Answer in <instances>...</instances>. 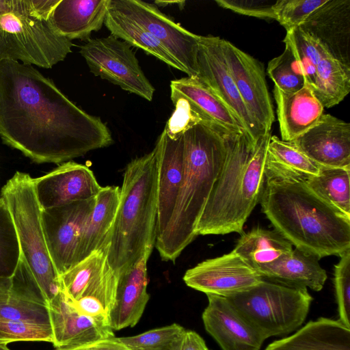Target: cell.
I'll return each mask as SVG.
<instances>
[{
  "instance_id": "1",
  "label": "cell",
  "mask_w": 350,
  "mask_h": 350,
  "mask_svg": "<svg viewBox=\"0 0 350 350\" xmlns=\"http://www.w3.org/2000/svg\"><path fill=\"white\" fill-rule=\"evenodd\" d=\"M0 137L37 163H61L113 143L87 113L31 65L0 60Z\"/></svg>"
},
{
  "instance_id": "2",
  "label": "cell",
  "mask_w": 350,
  "mask_h": 350,
  "mask_svg": "<svg viewBox=\"0 0 350 350\" xmlns=\"http://www.w3.org/2000/svg\"><path fill=\"white\" fill-rule=\"evenodd\" d=\"M262 211L295 248L319 259L350 250V217L317 196L304 177L266 161Z\"/></svg>"
},
{
  "instance_id": "3",
  "label": "cell",
  "mask_w": 350,
  "mask_h": 350,
  "mask_svg": "<svg viewBox=\"0 0 350 350\" xmlns=\"http://www.w3.org/2000/svg\"><path fill=\"white\" fill-rule=\"evenodd\" d=\"M236 133L207 122L183 131L185 163L180 191L171 222L154 245L163 260L174 262L198 236V223Z\"/></svg>"
},
{
  "instance_id": "4",
  "label": "cell",
  "mask_w": 350,
  "mask_h": 350,
  "mask_svg": "<svg viewBox=\"0 0 350 350\" xmlns=\"http://www.w3.org/2000/svg\"><path fill=\"white\" fill-rule=\"evenodd\" d=\"M271 131L256 142L246 132L236 133L197 225L198 235L242 234L260 202Z\"/></svg>"
},
{
  "instance_id": "5",
  "label": "cell",
  "mask_w": 350,
  "mask_h": 350,
  "mask_svg": "<svg viewBox=\"0 0 350 350\" xmlns=\"http://www.w3.org/2000/svg\"><path fill=\"white\" fill-rule=\"evenodd\" d=\"M158 166L155 148L133 159L124 170L120 202L109 239L107 261L118 275L155 245Z\"/></svg>"
},
{
  "instance_id": "6",
  "label": "cell",
  "mask_w": 350,
  "mask_h": 350,
  "mask_svg": "<svg viewBox=\"0 0 350 350\" xmlns=\"http://www.w3.org/2000/svg\"><path fill=\"white\" fill-rule=\"evenodd\" d=\"M59 0H0V60L51 68L71 52L49 17Z\"/></svg>"
},
{
  "instance_id": "7",
  "label": "cell",
  "mask_w": 350,
  "mask_h": 350,
  "mask_svg": "<svg viewBox=\"0 0 350 350\" xmlns=\"http://www.w3.org/2000/svg\"><path fill=\"white\" fill-rule=\"evenodd\" d=\"M0 197L12 215L21 257L49 303L61 291V286L46 245L33 178L16 172L2 187Z\"/></svg>"
},
{
  "instance_id": "8",
  "label": "cell",
  "mask_w": 350,
  "mask_h": 350,
  "mask_svg": "<svg viewBox=\"0 0 350 350\" xmlns=\"http://www.w3.org/2000/svg\"><path fill=\"white\" fill-rule=\"evenodd\" d=\"M227 299L265 339L298 329L313 300L307 288L264 279L249 290Z\"/></svg>"
},
{
  "instance_id": "9",
  "label": "cell",
  "mask_w": 350,
  "mask_h": 350,
  "mask_svg": "<svg viewBox=\"0 0 350 350\" xmlns=\"http://www.w3.org/2000/svg\"><path fill=\"white\" fill-rule=\"evenodd\" d=\"M80 53L95 76L148 101L154 88L143 72L131 46L110 35L90 38L81 46Z\"/></svg>"
},
{
  "instance_id": "10",
  "label": "cell",
  "mask_w": 350,
  "mask_h": 350,
  "mask_svg": "<svg viewBox=\"0 0 350 350\" xmlns=\"http://www.w3.org/2000/svg\"><path fill=\"white\" fill-rule=\"evenodd\" d=\"M109 4L148 31L181 65L188 77L197 78L200 36L175 23L153 4L141 0H110Z\"/></svg>"
},
{
  "instance_id": "11",
  "label": "cell",
  "mask_w": 350,
  "mask_h": 350,
  "mask_svg": "<svg viewBox=\"0 0 350 350\" xmlns=\"http://www.w3.org/2000/svg\"><path fill=\"white\" fill-rule=\"evenodd\" d=\"M94 203L93 198L42 210L46 245L59 276L75 264L79 240Z\"/></svg>"
},
{
  "instance_id": "12",
  "label": "cell",
  "mask_w": 350,
  "mask_h": 350,
  "mask_svg": "<svg viewBox=\"0 0 350 350\" xmlns=\"http://www.w3.org/2000/svg\"><path fill=\"white\" fill-rule=\"evenodd\" d=\"M197 66V79L236 114L252 139L256 142L265 135L238 92L224 57L220 38L200 36Z\"/></svg>"
},
{
  "instance_id": "13",
  "label": "cell",
  "mask_w": 350,
  "mask_h": 350,
  "mask_svg": "<svg viewBox=\"0 0 350 350\" xmlns=\"http://www.w3.org/2000/svg\"><path fill=\"white\" fill-rule=\"evenodd\" d=\"M262 280L258 271L233 251L198 263L183 276L189 287L225 298L246 291Z\"/></svg>"
},
{
  "instance_id": "14",
  "label": "cell",
  "mask_w": 350,
  "mask_h": 350,
  "mask_svg": "<svg viewBox=\"0 0 350 350\" xmlns=\"http://www.w3.org/2000/svg\"><path fill=\"white\" fill-rule=\"evenodd\" d=\"M224 57L247 110L262 131H271L275 120L263 65L231 42L221 39Z\"/></svg>"
},
{
  "instance_id": "15",
  "label": "cell",
  "mask_w": 350,
  "mask_h": 350,
  "mask_svg": "<svg viewBox=\"0 0 350 350\" xmlns=\"http://www.w3.org/2000/svg\"><path fill=\"white\" fill-rule=\"evenodd\" d=\"M154 148L158 166L157 241L171 222L182 186L185 163L183 133L172 136L164 129Z\"/></svg>"
},
{
  "instance_id": "16",
  "label": "cell",
  "mask_w": 350,
  "mask_h": 350,
  "mask_svg": "<svg viewBox=\"0 0 350 350\" xmlns=\"http://www.w3.org/2000/svg\"><path fill=\"white\" fill-rule=\"evenodd\" d=\"M33 182L41 210L95 198L102 187L88 166L73 161L62 163Z\"/></svg>"
},
{
  "instance_id": "17",
  "label": "cell",
  "mask_w": 350,
  "mask_h": 350,
  "mask_svg": "<svg viewBox=\"0 0 350 350\" xmlns=\"http://www.w3.org/2000/svg\"><path fill=\"white\" fill-rule=\"evenodd\" d=\"M291 142L321 167L350 168V124L331 114Z\"/></svg>"
},
{
  "instance_id": "18",
  "label": "cell",
  "mask_w": 350,
  "mask_h": 350,
  "mask_svg": "<svg viewBox=\"0 0 350 350\" xmlns=\"http://www.w3.org/2000/svg\"><path fill=\"white\" fill-rule=\"evenodd\" d=\"M202 319L206 331L222 350H260L266 340L227 298L206 295Z\"/></svg>"
},
{
  "instance_id": "19",
  "label": "cell",
  "mask_w": 350,
  "mask_h": 350,
  "mask_svg": "<svg viewBox=\"0 0 350 350\" xmlns=\"http://www.w3.org/2000/svg\"><path fill=\"white\" fill-rule=\"evenodd\" d=\"M48 310L55 348L115 336L109 325L79 312L62 291L48 303Z\"/></svg>"
},
{
  "instance_id": "20",
  "label": "cell",
  "mask_w": 350,
  "mask_h": 350,
  "mask_svg": "<svg viewBox=\"0 0 350 350\" xmlns=\"http://www.w3.org/2000/svg\"><path fill=\"white\" fill-rule=\"evenodd\" d=\"M299 27L316 38L334 57L350 66V0H327Z\"/></svg>"
},
{
  "instance_id": "21",
  "label": "cell",
  "mask_w": 350,
  "mask_h": 350,
  "mask_svg": "<svg viewBox=\"0 0 350 350\" xmlns=\"http://www.w3.org/2000/svg\"><path fill=\"white\" fill-rule=\"evenodd\" d=\"M148 260L143 256L119 274L109 314V325L113 332L135 326L144 313L150 299L147 292Z\"/></svg>"
},
{
  "instance_id": "22",
  "label": "cell",
  "mask_w": 350,
  "mask_h": 350,
  "mask_svg": "<svg viewBox=\"0 0 350 350\" xmlns=\"http://www.w3.org/2000/svg\"><path fill=\"white\" fill-rule=\"evenodd\" d=\"M0 318L50 324L48 301L22 257L8 299L0 304Z\"/></svg>"
},
{
  "instance_id": "23",
  "label": "cell",
  "mask_w": 350,
  "mask_h": 350,
  "mask_svg": "<svg viewBox=\"0 0 350 350\" xmlns=\"http://www.w3.org/2000/svg\"><path fill=\"white\" fill-rule=\"evenodd\" d=\"M273 93L282 140L293 141L313 127L323 114L324 107L306 84L295 92L274 86Z\"/></svg>"
},
{
  "instance_id": "24",
  "label": "cell",
  "mask_w": 350,
  "mask_h": 350,
  "mask_svg": "<svg viewBox=\"0 0 350 350\" xmlns=\"http://www.w3.org/2000/svg\"><path fill=\"white\" fill-rule=\"evenodd\" d=\"M109 0H59L49 20L61 36L72 40H88L92 31L104 24Z\"/></svg>"
},
{
  "instance_id": "25",
  "label": "cell",
  "mask_w": 350,
  "mask_h": 350,
  "mask_svg": "<svg viewBox=\"0 0 350 350\" xmlns=\"http://www.w3.org/2000/svg\"><path fill=\"white\" fill-rule=\"evenodd\" d=\"M170 89L171 100H183L204 121L237 133H247L236 114L197 78L187 77L173 80Z\"/></svg>"
},
{
  "instance_id": "26",
  "label": "cell",
  "mask_w": 350,
  "mask_h": 350,
  "mask_svg": "<svg viewBox=\"0 0 350 350\" xmlns=\"http://www.w3.org/2000/svg\"><path fill=\"white\" fill-rule=\"evenodd\" d=\"M265 350H350V328L338 320L320 317Z\"/></svg>"
},
{
  "instance_id": "27",
  "label": "cell",
  "mask_w": 350,
  "mask_h": 350,
  "mask_svg": "<svg viewBox=\"0 0 350 350\" xmlns=\"http://www.w3.org/2000/svg\"><path fill=\"white\" fill-rule=\"evenodd\" d=\"M319 260L295 248L290 254L257 271L264 280L290 287L320 291L327 276Z\"/></svg>"
},
{
  "instance_id": "28",
  "label": "cell",
  "mask_w": 350,
  "mask_h": 350,
  "mask_svg": "<svg viewBox=\"0 0 350 350\" xmlns=\"http://www.w3.org/2000/svg\"><path fill=\"white\" fill-rule=\"evenodd\" d=\"M120 196L119 187H101L95 197L94 208L84 226L76 253L75 265L93 252L109 244Z\"/></svg>"
},
{
  "instance_id": "29",
  "label": "cell",
  "mask_w": 350,
  "mask_h": 350,
  "mask_svg": "<svg viewBox=\"0 0 350 350\" xmlns=\"http://www.w3.org/2000/svg\"><path fill=\"white\" fill-rule=\"evenodd\" d=\"M293 245L274 230L254 228L243 232L233 252L256 271L293 251Z\"/></svg>"
},
{
  "instance_id": "30",
  "label": "cell",
  "mask_w": 350,
  "mask_h": 350,
  "mask_svg": "<svg viewBox=\"0 0 350 350\" xmlns=\"http://www.w3.org/2000/svg\"><path fill=\"white\" fill-rule=\"evenodd\" d=\"M104 24L112 36L123 40L130 46L139 48L168 66L185 72L181 65L153 35L134 20L111 7L109 4Z\"/></svg>"
},
{
  "instance_id": "31",
  "label": "cell",
  "mask_w": 350,
  "mask_h": 350,
  "mask_svg": "<svg viewBox=\"0 0 350 350\" xmlns=\"http://www.w3.org/2000/svg\"><path fill=\"white\" fill-rule=\"evenodd\" d=\"M304 180L317 196L350 217V168L321 167L318 175Z\"/></svg>"
},
{
  "instance_id": "32",
  "label": "cell",
  "mask_w": 350,
  "mask_h": 350,
  "mask_svg": "<svg viewBox=\"0 0 350 350\" xmlns=\"http://www.w3.org/2000/svg\"><path fill=\"white\" fill-rule=\"evenodd\" d=\"M109 244L93 252L59 275L61 291L72 301L79 299L103 272L107 263Z\"/></svg>"
},
{
  "instance_id": "33",
  "label": "cell",
  "mask_w": 350,
  "mask_h": 350,
  "mask_svg": "<svg viewBox=\"0 0 350 350\" xmlns=\"http://www.w3.org/2000/svg\"><path fill=\"white\" fill-rule=\"evenodd\" d=\"M267 161L304 178L318 175L321 168L291 142L282 140L275 135L271 136Z\"/></svg>"
},
{
  "instance_id": "34",
  "label": "cell",
  "mask_w": 350,
  "mask_h": 350,
  "mask_svg": "<svg viewBox=\"0 0 350 350\" xmlns=\"http://www.w3.org/2000/svg\"><path fill=\"white\" fill-rule=\"evenodd\" d=\"M21 258L18 235L8 206L0 197V278H10Z\"/></svg>"
},
{
  "instance_id": "35",
  "label": "cell",
  "mask_w": 350,
  "mask_h": 350,
  "mask_svg": "<svg viewBox=\"0 0 350 350\" xmlns=\"http://www.w3.org/2000/svg\"><path fill=\"white\" fill-rule=\"evenodd\" d=\"M185 330L180 325L173 323L119 339L130 350H170Z\"/></svg>"
},
{
  "instance_id": "36",
  "label": "cell",
  "mask_w": 350,
  "mask_h": 350,
  "mask_svg": "<svg viewBox=\"0 0 350 350\" xmlns=\"http://www.w3.org/2000/svg\"><path fill=\"white\" fill-rule=\"evenodd\" d=\"M267 73L275 86L286 92H297L305 85L301 69L286 46L281 55L269 62Z\"/></svg>"
},
{
  "instance_id": "37",
  "label": "cell",
  "mask_w": 350,
  "mask_h": 350,
  "mask_svg": "<svg viewBox=\"0 0 350 350\" xmlns=\"http://www.w3.org/2000/svg\"><path fill=\"white\" fill-rule=\"evenodd\" d=\"M18 341H53L51 324L0 318V345Z\"/></svg>"
},
{
  "instance_id": "38",
  "label": "cell",
  "mask_w": 350,
  "mask_h": 350,
  "mask_svg": "<svg viewBox=\"0 0 350 350\" xmlns=\"http://www.w3.org/2000/svg\"><path fill=\"white\" fill-rule=\"evenodd\" d=\"M340 257L334 266V284L340 323L350 328V250Z\"/></svg>"
},
{
  "instance_id": "39",
  "label": "cell",
  "mask_w": 350,
  "mask_h": 350,
  "mask_svg": "<svg viewBox=\"0 0 350 350\" xmlns=\"http://www.w3.org/2000/svg\"><path fill=\"white\" fill-rule=\"evenodd\" d=\"M327 0H278L276 18L286 32L299 27Z\"/></svg>"
},
{
  "instance_id": "40",
  "label": "cell",
  "mask_w": 350,
  "mask_h": 350,
  "mask_svg": "<svg viewBox=\"0 0 350 350\" xmlns=\"http://www.w3.org/2000/svg\"><path fill=\"white\" fill-rule=\"evenodd\" d=\"M215 3L225 9L239 14L268 19L276 18L277 1L269 0H215Z\"/></svg>"
},
{
  "instance_id": "41",
  "label": "cell",
  "mask_w": 350,
  "mask_h": 350,
  "mask_svg": "<svg viewBox=\"0 0 350 350\" xmlns=\"http://www.w3.org/2000/svg\"><path fill=\"white\" fill-rule=\"evenodd\" d=\"M55 350H130L119 339L111 336L84 344L56 348Z\"/></svg>"
},
{
  "instance_id": "42",
  "label": "cell",
  "mask_w": 350,
  "mask_h": 350,
  "mask_svg": "<svg viewBox=\"0 0 350 350\" xmlns=\"http://www.w3.org/2000/svg\"><path fill=\"white\" fill-rule=\"evenodd\" d=\"M206 347L204 340L198 333L185 330L170 350H203Z\"/></svg>"
},
{
  "instance_id": "43",
  "label": "cell",
  "mask_w": 350,
  "mask_h": 350,
  "mask_svg": "<svg viewBox=\"0 0 350 350\" xmlns=\"http://www.w3.org/2000/svg\"><path fill=\"white\" fill-rule=\"evenodd\" d=\"M11 286L10 278H0V304L6 302Z\"/></svg>"
},
{
  "instance_id": "44",
  "label": "cell",
  "mask_w": 350,
  "mask_h": 350,
  "mask_svg": "<svg viewBox=\"0 0 350 350\" xmlns=\"http://www.w3.org/2000/svg\"><path fill=\"white\" fill-rule=\"evenodd\" d=\"M185 2V1H154V3L156 4V6L157 5H159V6H166V5H169V4L170 3H183Z\"/></svg>"
},
{
  "instance_id": "45",
  "label": "cell",
  "mask_w": 350,
  "mask_h": 350,
  "mask_svg": "<svg viewBox=\"0 0 350 350\" xmlns=\"http://www.w3.org/2000/svg\"><path fill=\"white\" fill-rule=\"evenodd\" d=\"M0 350H10V349L5 345H0Z\"/></svg>"
},
{
  "instance_id": "46",
  "label": "cell",
  "mask_w": 350,
  "mask_h": 350,
  "mask_svg": "<svg viewBox=\"0 0 350 350\" xmlns=\"http://www.w3.org/2000/svg\"><path fill=\"white\" fill-rule=\"evenodd\" d=\"M203 350H210L208 349V347H206V348H204Z\"/></svg>"
}]
</instances>
